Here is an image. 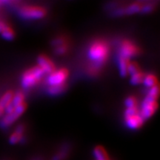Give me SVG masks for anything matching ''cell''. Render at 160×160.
<instances>
[{"mask_svg":"<svg viewBox=\"0 0 160 160\" xmlns=\"http://www.w3.org/2000/svg\"><path fill=\"white\" fill-rule=\"evenodd\" d=\"M148 2H136L131 3V5L126 6L125 8H118L113 10V15L115 17H120L124 15H131L133 13H143L144 8Z\"/></svg>","mask_w":160,"mask_h":160,"instance_id":"obj_6","label":"cell"},{"mask_svg":"<svg viewBox=\"0 0 160 160\" xmlns=\"http://www.w3.org/2000/svg\"><path fill=\"white\" fill-rule=\"evenodd\" d=\"M4 112H5V110H4L2 108L1 106H0V117H1V116H2V114L4 113Z\"/></svg>","mask_w":160,"mask_h":160,"instance_id":"obj_25","label":"cell"},{"mask_svg":"<svg viewBox=\"0 0 160 160\" xmlns=\"http://www.w3.org/2000/svg\"><path fill=\"white\" fill-rule=\"evenodd\" d=\"M117 60H118V68H119V71L120 75L123 77H127V76L128 75V69L130 59H125V58H123L119 56Z\"/></svg>","mask_w":160,"mask_h":160,"instance_id":"obj_12","label":"cell"},{"mask_svg":"<svg viewBox=\"0 0 160 160\" xmlns=\"http://www.w3.org/2000/svg\"><path fill=\"white\" fill-rule=\"evenodd\" d=\"M140 68L139 65H137L136 62H130L128 65V74L133 75L134 73H137V72L139 71Z\"/></svg>","mask_w":160,"mask_h":160,"instance_id":"obj_22","label":"cell"},{"mask_svg":"<svg viewBox=\"0 0 160 160\" xmlns=\"http://www.w3.org/2000/svg\"><path fill=\"white\" fill-rule=\"evenodd\" d=\"M26 108H27V104L25 102L23 103L22 105L16 107L14 111L12 113L6 114L2 119L0 120V127L2 128H8L23 114Z\"/></svg>","mask_w":160,"mask_h":160,"instance_id":"obj_8","label":"cell"},{"mask_svg":"<svg viewBox=\"0 0 160 160\" xmlns=\"http://www.w3.org/2000/svg\"><path fill=\"white\" fill-rule=\"evenodd\" d=\"M6 26H7V25H6V24L4 22L0 20V33H2V31H3L4 28H5Z\"/></svg>","mask_w":160,"mask_h":160,"instance_id":"obj_24","label":"cell"},{"mask_svg":"<svg viewBox=\"0 0 160 160\" xmlns=\"http://www.w3.org/2000/svg\"><path fill=\"white\" fill-rule=\"evenodd\" d=\"M45 73L38 65L28 69L22 76L21 83L24 88L29 89L34 87L41 81Z\"/></svg>","mask_w":160,"mask_h":160,"instance_id":"obj_3","label":"cell"},{"mask_svg":"<svg viewBox=\"0 0 160 160\" xmlns=\"http://www.w3.org/2000/svg\"><path fill=\"white\" fill-rule=\"evenodd\" d=\"M11 103L14 108L22 105L23 103H25V94L22 91H18L17 93H14Z\"/></svg>","mask_w":160,"mask_h":160,"instance_id":"obj_17","label":"cell"},{"mask_svg":"<svg viewBox=\"0 0 160 160\" xmlns=\"http://www.w3.org/2000/svg\"><path fill=\"white\" fill-rule=\"evenodd\" d=\"M18 13L20 17L25 19H39L47 14V10L42 6L24 5L19 8Z\"/></svg>","mask_w":160,"mask_h":160,"instance_id":"obj_5","label":"cell"},{"mask_svg":"<svg viewBox=\"0 0 160 160\" xmlns=\"http://www.w3.org/2000/svg\"><path fill=\"white\" fill-rule=\"evenodd\" d=\"M140 53V49L134 42L130 40H124L120 43L119 56L125 59H130Z\"/></svg>","mask_w":160,"mask_h":160,"instance_id":"obj_7","label":"cell"},{"mask_svg":"<svg viewBox=\"0 0 160 160\" xmlns=\"http://www.w3.org/2000/svg\"><path fill=\"white\" fill-rule=\"evenodd\" d=\"M68 151H69L68 147L62 148L61 149V151H60L57 155H55L54 157H53V159L52 160H64L65 159L66 156H67L68 153Z\"/></svg>","mask_w":160,"mask_h":160,"instance_id":"obj_20","label":"cell"},{"mask_svg":"<svg viewBox=\"0 0 160 160\" xmlns=\"http://www.w3.org/2000/svg\"><path fill=\"white\" fill-rule=\"evenodd\" d=\"M145 74L142 72L141 71L137 72V73H134V74L131 75V78L130 82L132 85H139V84L142 83L144 77H145Z\"/></svg>","mask_w":160,"mask_h":160,"instance_id":"obj_19","label":"cell"},{"mask_svg":"<svg viewBox=\"0 0 160 160\" xmlns=\"http://www.w3.org/2000/svg\"><path fill=\"white\" fill-rule=\"evenodd\" d=\"M68 50V45H66V43L63 44V45L57 46L55 47V53L58 55H62L67 52Z\"/></svg>","mask_w":160,"mask_h":160,"instance_id":"obj_23","label":"cell"},{"mask_svg":"<svg viewBox=\"0 0 160 160\" xmlns=\"http://www.w3.org/2000/svg\"><path fill=\"white\" fill-rule=\"evenodd\" d=\"M142 83L147 88H151L156 85H158V80L157 78L153 74H148L145 76Z\"/></svg>","mask_w":160,"mask_h":160,"instance_id":"obj_16","label":"cell"},{"mask_svg":"<svg viewBox=\"0 0 160 160\" xmlns=\"http://www.w3.org/2000/svg\"><path fill=\"white\" fill-rule=\"evenodd\" d=\"M109 54V46L106 42L98 40L93 42L90 45L88 55L90 60L93 63L92 71L95 72L100 69L108 59Z\"/></svg>","mask_w":160,"mask_h":160,"instance_id":"obj_1","label":"cell"},{"mask_svg":"<svg viewBox=\"0 0 160 160\" xmlns=\"http://www.w3.org/2000/svg\"><path fill=\"white\" fill-rule=\"evenodd\" d=\"M1 3H2V2H0V4H1Z\"/></svg>","mask_w":160,"mask_h":160,"instance_id":"obj_26","label":"cell"},{"mask_svg":"<svg viewBox=\"0 0 160 160\" xmlns=\"http://www.w3.org/2000/svg\"><path fill=\"white\" fill-rule=\"evenodd\" d=\"M159 94V85L149 88L147 95L143 99L140 111V114L144 120L153 117L158 108V97Z\"/></svg>","mask_w":160,"mask_h":160,"instance_id":"obj_2","label":"cell"},{"mask_svg":"<svg viewBox=\"0 0 160 160\" xmlns=\"http://www.w3.org/2000/svg\"><path fill=\"white\" fill-rule=\"evenodd\" d=\"M2 37L8 41H11L15 38V32L10 26H6L1 33Z\"/></svg>","mask_w":160,"mask_h":160,"instance_id":"obj_18","label":"cell"},{"mask_svg":"<svg viewBox=\"0 0 160 160\" xmlns=\"http://www.w3.org/2000/svg\"><path fill=\"white\" fill-rule=\"evenodd\" d=\"M69 76V72L66 68L56 69L54 71L48 74L47 78V84L48 86L60 85L65 84Z\"/></svg>","mask_w":160,"mask_h":160,"instance_id":"obj_9","label":"cell"},{"mask_svg":"<svg viewBox=\"0 0 160 160\" xmlns=\"http://www.w3.org/2000/svg\"><path fill=\"white\" fill-rule=\"evenodd\" d=\"M13 95H14V93H13V91H8L7 92H5L2 97H1V99H0V106H1L4 110H5V108L8 105L11 103Z\"/></svg>","mask_w":160,"mask_h":160,"instance_id":"obj_14","label":"cell"},{"mask_svg":"<svg viewBox=\"0 0 160 160\" xmlns=\"http://www.w3.org/2000/svg\"><path fill=\"white\" fill-rule=\"evenodd\" d=\"M93 156L96 160H111L105 148L102 146H97L93 150Z\"/></svg>","mask_w":160,"mask_h":160,"instance_id":"obj_13","label":"cell"},{"mask_svg":"<svg viewBox=\"0 0 160 160\" xmlns=\"http://www.w3.org/2000/svg\"><path fill=\"white\" fill-rule=\"evenodd\" d=\"M38 66L42 69L45 74H50L56 70L55 64L47 56L41 54L37 58Z\"/></svg>","mask_w":160,"mask_h":160,"instance_id":"obj_10","label":"cell"},{"mask_svg":"<svg viewBox=\"0 0 160 160\" xmlns=\"http://www.w3.org/2000/svg\"><path fill=\"white\" fill-rule=\"evenodd\" d=\"M24 132H25V126L24 125H19L16 128L14 132L10 136L9 142L12 145L19 142H25V137H24Z\"/></svg>","mask_w":160,"mask_h":160,"instance_id":"obj_11","label":"cell"},{"mask_svg":"<svg viewBox=\"0 0 160 160\" xmlns=\"http://www.w3.org/2000/svg\"><path fill=\"white\" fill-rule=\"evenodd\" d=\"M66 85L63 84V85H54V86H48V93L49 95L51 96H58L63 93L66 90Z\"/></svg>","mask_w":160,"mask_h":160,"instance_id":"obj_15","label":"cell"},{"mask_svg":"<svg viewBox=\"0 0 160 160\" xmlns=\"http://www.w3.org/2000/svg\"><path fill=\"white\" fill-rule=\"evenodd\" d=\"M124 117H125V123L126 126L131 130L140 128L145 122L140 114V111L137 106L126 108Z\"/></svg>","mask_w":160,"mask_h":160,"instance_id":"obj_4","label":"cell"},{"mask_svg":"<svg viewBox=\"0 0 160 160\" xmlns=\"http://www.w3.org/2000/svg\"><path fill=\"white\" fill-rule=\"evenodd\" d=\"M125 105L126 108L135 107V106H137V99H136V97H133V96H130V97L126 98Z\"/></svg>","mask_w":160,"mask_h":160,"instance_id":"obj_21","label":"cell"}]
</instances>
